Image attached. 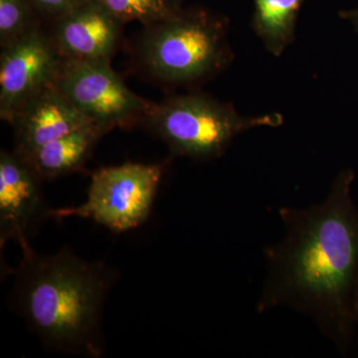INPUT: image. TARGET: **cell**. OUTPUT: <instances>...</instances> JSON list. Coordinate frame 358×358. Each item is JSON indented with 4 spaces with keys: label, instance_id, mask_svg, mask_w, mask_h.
I'll return each mask as SVG.
<instances>
[{
    "label": "cell",
    "instance_id": "obj_5",
    "mask_svg": "<svg viewBox=\"0 0 358 358\" xmlns=\"http://www.w3.org/2000/svg\"><path fill=\"white\" fill-rule=\"evenodd\" d=\"M164 166L126 162L93 173L83 204L52 209L50 217L88 218L115 233L136 229L148 220Z\"/></svg>",
    "mask_w": 358,
    "mask_h": 358
},
{
    "label": "cell",
    "instance_id": "obj_6",
    "mask_svg": "<svg viewBox=\"0 0 358 358\" xmlns=\"http://www.w3.org/2000/svg\"><path fill=\"white\" fill-rule=\"evenodd\" d=\"M54 86L107 134L143 124L152 103L127 86L110 61L64 60Z\"/></svg>",
    "mask_w": 358,
    "mask_h": 358
},
{
    "label": "cell",
    "instance_id": "obj_17",
    "mask_svg": "<svg viewBox=\"0 0 358 358\" xmlns=\"http://www.w3.org/2000/svg\"><path fill=\"white\" fill-rule=\"evenodd\" d=\"M353 315L358 327V284L355 289V298H353Z\"/></svg>",
    "mask_w": 358,
    "mask_h": 358
},
{
    "label": "cell",
    "instance_id": "obj_11",
    "mask_svg": "<svg viewBox=\"0 0 358 358\" xmlns=\"http://www.w3.org/2000/svg\"><path fill=\"white\" fill-rule=\"evenodd\" d=\"M105 134L103 129L88 124L47 143L25 159L43 181L77 173L83 169Z\"/></svg>",
    "mask_w": 358,
    "mask_h": 358
},
{
    "label": "cell",
    "instance_id": "obj_2",
    "mask_svg": "<svg viewBox=\"0 0 358 358\" xmlns=\"http://www.w3.org/2000/svg\"><path fill=\"white\" fill-rule=\"evenodd\" d=\"M14 271L10 307L48 350L98 358L103 353L102 317L115 274L64 247L39 255L29 242Z\"/></svg>",
    "mask_w": 358,
    "mask_h": 358
},
{
    "label": "cell",
    "instance_id": "obj_13",
    "mask_svg": "<svg viewBox=\"0 0 358 358\" xmlns=\"http://www.w3.org/2000/svg\"><path fill=\"white\" fill-rule=\"evenodd\" d=\"M30 0H0L1 48L41 27Z\"/></svg>",
    "mask_w": 358,
    "mask_h": 358
},
{
    "label": "cell",
    "instance_id": "obj_10",
    "mask_svg": "<svg viewBox=\"0 0 358 358\" xmlns=\"http://www.w3.org/2000/svg\"><path fill=\"white\" fill-rule=\"evenodd\" d=\"M10 124L14 129L13 150L27 159L47 143L91 122L52 86L26 103Z\"/></svg>",
    "mask_w": 358,
    "mask_h": 358
},
{
    "label": "cell",
    "instance_id": "obj_3",
    "mask_svg": "<svg viewBox=\"0 0 358 358\" xmlns=\"http://www.w3.org/2000/svg\"><path fill=\"white\" fill-rule=\"evenodd\" d=\"M229 21L202 7L178 8L143 25L131 47L136 69L162 86H196L234 59Z\"/></svg>",
    "mask_w": 358,
    "mask_h": 358
},
{
    "label": "cell",
    "instance_id": "obj_14",
    "mask_svg": "<svg viewBox=\"0 0 358 358\" xmlns=\"http://www.w3.org/2000/svg\"><path fill=\"white\" fill-rule=\"evenodd\" d=\"M115 17L126 24L131 21H138L148 25L162 20L171 9L164 0H98Z\"/></svg>",
    "mask_w": 358,
    "mask_h": 358
},
{
    "label": "cell",
    "instance_id": "obj_9",
    "mask_svg": "<svg viewBox=\"0 0 358 358\" xmlns=\"http://www.w3.org/2000/svg\"><path fill=\"white\" fill-rule=\"evenodd\" d=\"M124 23L98 0H88L53 20L50 36L64 60H112Z\"/></svg>",
    "mask_w": 358,
    "mask_h": 358
},
{
    "label": "cell",
    "instance_id": "obj_1",
    "mask_svg": "<svg viewBox=\"0 0 358 358\" xmlns=\"http://www.w3.org/2000/svg\"><path fill=\"white\" fill-rule=\"evenodd\" d=\"M355 173L343 169L324 201L306 208L281 207L284 236L265 254L266 278L258 313L287 308L310 317L338 352H352L357 324L358 208Z\"/></svg>",
    "mask_w": 358,
    "mask_h": 358
},
{
    "label": "cell",
    "instance_id": "obj_18",
    "mask_svg": "<svg viewBox=\"0 0 358 358\" xmlns=\"http://www.w3.org/2000/svg\"><path fill=\"white\" fill-rule=\"evenodd\" d=\"M183 0H164L166 6L171 9V10H176V9L180 8L181 3Z\"/></svg>",
    "mask_w": 358,
    "mask_h": 358
},
{
    "label": "cell",
    "instance_id": "obj_7",
    "mask_svg": "<svg viewBox=\"0 0 358 358\" xmlns=\"http://www.w3.org/2000/svg\"><path fill=\"white\" fill-rule=\"evenodd\" d=\"M64 59L42 27L1 48L0 117L11 124L35 96L54 86Z\"/></svg>",
    "mask_w": 358,
    "mask_h": 358
},
{
    "label": "cell",
    "instance_id": "obj_8",
    "mask_svg": "<svg viewBox=\"0 0 358 358\" xmlns=\"http://www.w3.org/2000/svg\"><path fill=\"white\" fill-rule=\"evenodd\" d=\"M43 182L31 164L14 150L0 152V245L9 240L22 245L52 209L42 194Z\"/></svg>",
    "mask_w": 358,
    "mask_h": 358
},
{
    "label": "cell",
    "instance_id": "obj_16",
    "mask_svg": "<svg viewBox=\"0 0 358 358\" xmlns=\"http://www.w3.org/2000/svg\"><path fill=\"white\" fill-rule=\"evenodd\" d=\"M339 16L343 20H348L352 25V27L355 28V32L358 35V6L355 7V8L350 9V10L341 11Z\"/></svg>",
    "mask_w": 358,
    "mask_h": 358
},
{
    "label": "cell",
    "instance_id": "obj_4",
    "mask_svg": "<svg viewBox=\"0 0 358 358\" xmlns=\"http://www.w3.org/2000/svg\"><path fill=\"white\" fill-rule=\"evenodd\" d=\"M279 113L243 115L230 103L202 93L174 95L152 103L143 124L167 145L171 154L212 160L225 154L239 134L256 128H278Z\"/></svg>",
    "mask_w": 358,
    "mask_h": 358
},
{
    "label": "cell",
    "instance_id": "obj_15",
    "mask_svg": "<svg viewBox=\"0 0 358 358\" xmlns=\"http://www.w3.org/2000/svg\"><path fill=\"white\" fill-rule=\"evenodd\" d=\"M88 0H30L37 13L56 20Z\"/></svg>",
    "mask_w": 358,
    "mask_h": 358
},
{
    "label": "cell",
    "instance_id": "obj_12",
    "mask_svg": "<svg viewBox=\"0 0 358 358\" xmlns=\"http://www.w3.org/2000/svg\"><path fill=\"white\" fill-rule=\"evenodd\" d=\"M252 28L273 56L280 57L296 38V21L307 0H253Z\"/></svg>",
    "mask_w": 358,
    "mask_h": 358
}]
</instances>
